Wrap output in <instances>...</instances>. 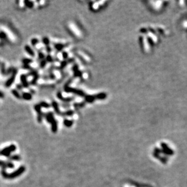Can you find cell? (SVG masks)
<instances>
[{
	"instance_id": "1",
	"label": "cell",
	"mask_w": 187,
	"mask_h": 187,
	"mask_svg": "<svg viewBox=\"0 0 187 187\" xmlns=\"http://www.w3.org/2000/svg\"><path fill=\"white\" fill-rule=\"evenodd\" d=\"M16 150V147L15 145L11 144L9 147L3 148L1 150H0V156H4L6 157H9L12 153L15 151Z\"/></svg>"
},
{
	"instance_id": "2",
	"label": "cell",
	"mask_w": 187,
	"mask_h": 187,
	"mask_svg": "<svg viewBox=\"0 0 187 187\" xmlns=\"http://www.w3.org/2000/svg\"><path fill=\"white\" fill-rule=\"evenodd\" d=\"M26 171V167L24 166H21L16 169L13 172L8 174L7 179H14L15 178L20 177Z\"/></svg>"
},
{
	"instance_id": "3",
	"label": "cell",
	"mask_w": 187,
	"mask_h": 187,
	"mask_svg": "<svg viewBox=\"0 0 187 187\" xmlns=\"http://www.w3.org/2000/svg\"><path fill=\"white\" fill-rule=\"evenodd\" d=\"M1 30L2 31H3V32L5 34V36L9 38V39L12 42L15 41H16L15 37V35L12 33V32H11V30H9L7 28H6L5 27H4V26H2L1 27Z\"/></svg>"
},
{
	"instance_id": "4",
	"label": "cell",
	"mask_w": 187,
	"mask_h": 187,
	"mask_svg": "<svg viewBox=\"0 0 187 187\" xmlns=\"http://www.w3.org/2000/svg\"><path fill=\"white\" fill-rule=\"evenodd\" d=\"M16 74H17L16 70V69H14V70H13V72H12V76H11V78H10L9 79H8L6 83H5V86H6L7 87H11V86L13 84L15 80Z\"/></svg>"
},
{
	"instance_id": "5",
	"label": "cell",
	"mask_w": 187,
	"mask_h": 187,
	"mask_svg": "<svg viewBox=\"0 0 187 187\" xmlns=\"http://www.w3.org/2000/svg\"><path fill=\"white\" fill-rule=\"evenodd\" d=\"M69 28L71 30V31L72 32L73 34L75 35L76 37H81V32L79 31V29L73 23H70V25H69Z\"/></svg>"
},
{
	"instance_id": "6",
	"label": "cell",
	"mask_w": 187,
	"mask_h": 187,
	"mask_svg": "<svg viewBox=\"0 0 187 187\" xmlns=\"http://www.w3.org/2000/svg\"><path fill=\"white\" fill-rule=\"evenodd\" d=\"M35 110L37 111V113H38V117H37V121L38 122L41 123L43 120V114H42L41 112V107L40 106L39 104L38 105H36L35 106Z\"/></svg>"
},
{
	"instance_id": "7",
	"label": "cell",
	"mask_w": 187,
	"mask_h": 187,
	"mask_svg": "<svg viewBox=\"0 0 187 187\" xmlns=\"http://www.w3.org/2000/svg\"><path fill=\"white\" fill-rule=\"evenodd\" d=\"M162 147L163 148V151L166 155H172L173 154H174V151L169 148L165 144H162Z\"/></svg>"
},
{
	"instance_id": "8",
	"label": "cell",
	"mask_w": 187,
	"mask_h": 187,
	"mask_svg": "<svg viewBox=\"0 0 187 187\" xmlns=\"http://www.w3.org/2000/svg\"><path fill=\"white\" fill-rule=\"evenodd\" d=\"M51 130L53 133H56L58 131V122L56 120H53L51 123Z\"/></svg>"
},
{
	"instance_id": "9",
	"label": "cell",
	"mask_w": 187,
	"mask_h": 187,
	"mask_svg": "<svg viewBox=\"0 0 187 187\" xmlns=\"http://www.w3.org/2000/svg\"><path fill=\"white\" fill-rule=\"evenodd\" d=\"M21 81L22 85L24 87L27 88V87L29 86L27 78V76H26V75H22L21 76Z\"/></svg>"
},
{
	"instance_id": "10",
	"label": "cell",
	"mask_w": 187,
	"mask_h": 187,
	"mask_svg": "<svg viewBox=\"0 0 187 187\" xmlns=\"http://www.w3.org/2000/svg\"><path fill=\"white\" fill-rule=\"evenodd\" d=\"M45 117H46V120H47V122H48V123H52V121H53V120L55 119L54 116H53V114H52V113H49L47 114H46V116H45Z\"/></svg>"
},
{
	"instance_id": "11",
	"label": "cell",
	"mask_w": 187,
	"mask_h": 187,
	"mask_svg": "<svg viewBox=\"0 0 187 187\" xmlns=\"http://www.w3.org/2000/svg\"><path fill=\"white\" fill-rule=\"evenodd\" d=\"M25 50L27 52V53H29V55H30V56H35V52H34V51L33 50L32 48L30 46H28V45L25 46Z\"/></svg>"
},
{
	"instance_id": "12",
	"label": "cell",
	"mask_w": 187,
	"mask_h": 187,
	"mask_svg": "<svg viewBox=\"0 0 187 187\" xmlns=\"http://www.w3.org/2000/svg\"><path fill=\"white\" fill-rule=\"evenodd\" d=\"M22 97L24 99L27 101H29L32 99V96L31 93L28 92H24L22 95Z\"/></svg>"
},
{
	"instance_id": "13",
	"label": "cell",
	"mask_w": 187,
	"mask_h": 187,
	"mask_svg": "<svg viewBox=\"0 0 187 187\" xmlns=\"http://www.w3.org/2000/svg\"><path fill=\"white\" fill-rule=\"evenodd\" d=\"M21 159V156L19 155H12L9 157L10 161H20Z\"/></svg>"
},
{
	"instance_id": "14",
	"label": "cell",
	"mask_w": 187,
	"mask_h": 187,
	"mask_svg": "<svg viewBox=\"0 0 187 187\" xmlns=\"http://www.w3.org/2000/svg\"><path fill=\"white\" fill-rule=\"evenodd\" d=\"M52 106H53L54 110L55 111V112H56L57 114H61V112H60V110H59V108L58 105V104L56 102L54 101L52 102Z\"/></svg>"
},
{
	"instance_id": "15",
	"label": "cell",
	"mask_w": 187,
	"mask_h": 187,
	"mask_svg": "<svg viewBox=\"0 0 187 187\" xmlns=\"http://www.w3.org/2000/svg\"><path fill=\"white\" fill-rule=\"evenodd\" d=\"M64 124L67 127H70L73 124V121L69 119H64Z\"/></svg>"
},
{
	"instance_id": "16",
	"label": "cell",
	"mask_w": 187,
	"mask_h": 187,
	"mask_svg": "<svg viewBox=\"0 0 187 187\" xmlns=\"http://www.w3.org/2000/svg\"><path fill=\"white\" fill-rule=\"evenodd\" d=\"M5 167L6 168H13L15 167V165L13 164V163H12L11 161H8V162H5Z\"/></svg>"
},
{
	"instance_id": "17",
	"label": "cell",
	"mask_w": 187,
	"mask_h": 187,
	"mask_svg": "<svg viewBox=\"0 0 187 187\" xmlns=\"http://www.w3.org/2000/svg\"><path fill=\"white\" fill-rule=\"evenodd\" d=\"M24 4L25 5H26L27 7H28L29 8H32L33 7V2L30 1H24Z\"/></svg>"
},
{
	"instance_id": "18",
	"label": "cell",
	"mask_w": 187,
	"mask_h": 187,
	"mask_svg": "<svg viewBox=\"0 0 187 187\" xmlns=\"http://www.w3.org/2000/svg\"><path fill=\"white\" fill-rule=\"evenodd\" d=\"M12 93L13 94V95H14L15 96L16 98H18V99H20L21 97V95H20V93L18 92V91H17V90H12Z\"/></svg>"
},
{
	"instance_id": "19",
	"label": "cell",
	"mask_w": 187,
	"mask_h": 187,
	"mask_svg": "<svg viewBox=\"0 0 187 187\" xmlns=\"http://www.w3.org/2000/svg\"><path fill=\"white\" fill-rule=\"evenodd\" d=\"M64 47V46L62 44H56L55 45V48L58 51L60 52L62 50V49Z\"/></svg>"
},
{
	"instance_id": "20",
	"label": "cell",
	"mask_w": 187,
	"mask_h": 187,
	"mask_svg": "<svg viewBox=\"0 0 187 187\" xmlns=\"http://www.w3.org/2000/svg\"><path fill=\"white\" fill-rule=\"evenodd\" d=\"M39 105H40V106L41 107V108L42 107H43V108H48L50 107L49 104H47V103L46 102H42Z\"/></svg>"
},
{
	"instance_id": "21",
	"label": "cell",
	"mask_w": 187,
	"mask_h": 187,
	"mask_svg": "<svg viewBox=\"0 0 187 187\" xmlns=\"http://www.w3.org/2000/svg\"><path fill=\"white\" fill-rule=\"evenodd\" d=\"M43 43L44 45H45V46H48L50 43V41L48 38H44L43 39Z\"/></svg>"
},
{
	"instance_id": "22",
	"label": "cell",
	"mask_w": 187,
	"mask_h": 187,
	"mask_svg": "<svg viewBox=\"0 0 187 187\" xmlns=\"http://www.w3.org/2000/svg\"><path fill=\"white\" fill-rule=\"evenodd\" d=\"M22 62L24 65H29V64H31L32 62V60L29 59H22Z\"/></svg>"
},
{
	"instance_id": "23",
	"label": "cell",
	"mask_w": 187,
	"mask_h": 187,
	"mask_svg": "<svg viewBox=\"0 0 187 187\" xmlns=\"http://www.w3.org/2000/svg\"><path fill=\"white\" fill-rule=\"evenodd\" d=\"M31 43L33 46H35L37 44H38V43H39V41H38V39H37V38H33V39H32Z\"/></svg>"
},
{
	"instance_id": "24",
	"label": "cell",
	"mask_w": 187,
	"mask_h": 187,
	"mask_svg": "<svg viewBox=\"0 0 187 187\" xmlns=\"http://www.w3.org/2000/svg\"><path fill=\"white\" fill-rule=\"evenodd\" d=\"M46 64H47V61H46V60H43V61H42L40 63L41 67L43 69V68H44V67L46 66Z\"/></svg>"
},
{
	"instance_id": "25",
	"label": "cell",
	"mask_w": 187,
	"mask_h": 187,
	"mask_svg": "<svg viewBox=\"0 0 187 187\" xmlns=\"http://www.w3.org/2000/svg\"><path fill=\"white\" fill-rule=\"evenodd\" d=\"M52 61H53V58H52V56H51L50 55H47V57H46V61L51 62H52Z\"/></svg>"
},
{
	"instance_id": "26",
	"label": "cell",
	"mask_w": 187,
	"mask_h": 187,
	"mask_svg": "<svg viewBox=\"0 0 187 187\" xmlns=\"http://www.w3.org/2000/svg\"><path fill=\"white\" fill-rule=\"evenodd\" d=\"M62 57H63V58H64V59H66V58H67V56H68V53H67V52H62Z\"/></svg>"
},
{
	"instance_id": "27",
	"label": "cell",
	"mask_w": 187,
	"mask_h": 187,
	"mask_svg": "<svg viewBox=\"0 0 187 187\" xmlns=\"http://www.w3.org/2000/svg\"><path fill=\"white\" fill-rule=\"evenodd\" d=\"M38 55H39V58L41 59H43L45 58V55H44V54L43 53H41V52H40Z\"/></svg>"
},
{
	"instance_id": "28",
	"label": "cell",
	"mask_w": 187,
	"mask_h": 187,
	"mask_svg": "<svg viewBox=\"0 0 187 187\" xmlns=\"http://www.w3.org/2000/svg\"><path fill=\"white\" fill-rule=\"evenodd\" d=\"M57 57L59 59H63V57H62V53H59L57 54Z\"/></svg>"
},
{
	"instance_id": "29",
	"label": "cell",
	"mask_w": 187,
	"mask_h": 187,
	"mask_svg": "<svg viewBox=\"0 0 187 187\" xmlns=\"http://www.w3.org/2000/svg\"><path fill=\"white\" fill-rule=\"evenodd\" d=\"M5 166V162L3 161V160H0V166ZM6 168V167H5Z\"/></svg>"
},
{
	"instance_id": "30",
	"label": "cell",
	"mask_w": 187,
	"mask_h": 187,
	"mask_svg": "<svg viewBox=\"0 0 187 187\" xmlns=\"http://www.w3.org/2000/svg\"><path fill=\"white\" fill-rule=\"evenodd\" d=\"M4 97V95H3V93H1V91H0V97H1L2 98V97Z\"/></svg>"
}]
</instances>
